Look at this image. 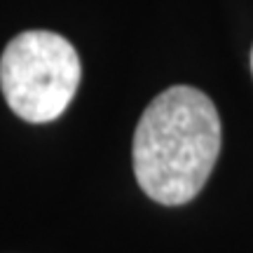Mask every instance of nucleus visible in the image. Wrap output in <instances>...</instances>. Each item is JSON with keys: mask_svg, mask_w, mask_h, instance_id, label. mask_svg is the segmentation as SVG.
<instances>
[{"mask_svg": "<svg viewBox=\"0 0 253 253\" xmlns=\"http://www.w3.org/2000/svg\"><path fill=\"white\" fill-rule=\"evenodd\" d=\"M220 153V118L204 91L169 87L143 110L134 134V173L150 199L181 207L199 195Z\"/></svg>", "mask_w": 253, "mask_h": 253, "instance_id": "nucleus-1", "label": "nucleus"}, {"mask_svg": "<svg viewBox=\"0 0 253 253\" xmlns=\"http://www.w3.org/2000/svg\"><path fill=\"white\" fill-rule=\"evenodd\" d=\"M82 66L75 47L49 31L12 38L0 56V89L21 120L52 122L71 106L80 87Z\"/></svg>", "mask_w": 253, "mask_h": 253, "instance_id": "nucleus-2", "label": "nucleus"}, {"mask_svg": "<svg viewBox=\"0 0 253 253\" xmlns=\"http://www.w3.org/2000/svg\"><path fill=\"white\" fill-rule=\"evenodd\" d=\"M251 71H253V52H251Z\"/></svg>", "mask_w": 253, "mask_h": 253, "instance_id": "nucleus-3", "label": "nucleus"}]
</instances>
